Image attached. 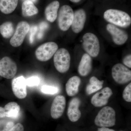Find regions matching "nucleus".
Listing matches in <instances>:
<instances>
[{
	"label": "nucleus",
	"mask_w": 131,
	"mask_h": 131,
	"mask_svg": "<svg viewBox=\"0 0 131 131\" xmlns=\"http://www.w3.org/2000/svg\"></svg>",
	"instance_id": "obj_36"
},
{
	"label": "nucleus",
	"mask_w": 131,
	"mask_h": 131,
	"mask_svg": "<svg viewBox=\"0 0 131 131\" xmlns=\"http://www.w3.org/2000/svg\"><path fill=\"white\" fill-rule=\"evenodd\" d=\"M13 24L10 21L5 22L0 26V32L5 38H9L14 34Z\"/></svg>",
	"instance_id": "obj_23"
},
{
	"label": "nucleus",
	"mask_w": 131,
	"mask_h": 131,
	"mask_svg": "<svg viewBox=\"0 0 131 131\" xmlns=\"http://www.w3.org/2000/svg\"><path fill=\"white\" fill-rule=\"evenodd\" d=\"M81 104L80 99L77 97L73 98L70 102L67 114L69 119L72 122L77 121L81 115L79 107Z\"/></svg>",
	"instance_id": "obj_15"
},
{
	"label": "nucleus",
	"mask_w": 131,
	"mask_h": 131,
	"mask_svg": "<svg viewBox=\"0 0 131 131\" xmlns=\"http://www.w3.org/2000/svg\"><path fill=\"white\" fill-rule=\"evenodd\" d=\"M24 128L22 124L18 123L14 125L11 129L8 131H24Z\"/></svg>",
	"instance_id": "obj_29"
},
{
	"label": "nucleus",
	"mask_w": 131,
	"mask_h": 131,
	"mask_svg": "<svg viewBox=\"0 0 131 131\" xmlns=\"http://www.w3.org/2000/svg\"><path fill=\"white\" fill-rule=\"evenodd\" d=\"M97 131H115L113 129H110L107 127H101L98 128Z\"/></svg>",
	"instance_id": "obj_33"
},
{
	"label": "nucleus",
	"mask_w": 131,
	"mask_h": 131,
	"mask_svg": "<svg viewBox=\"0 0 131 131\" xmlns=\"http://www.w3.org/2000/svg\"><path fill=\"white\" fill-rule=\"evenodd\" d=\"M86 19V13L83 9H79L75 12L71 25L72 30L74 32L77 34L82 30L84 28Z\"/></svg>",
	"instance_id": "obj_14"
},
{
	"label": "nucleus",
	"mask_w": 131,
	"mask_h": 131,
	"mask_svg": "<svg viewBox=\"0 0 131 131\" xmlns=\"http://www.w3.org/2000/svg\"><path fill=\"white\" fill-rule=\"evenodd\" d=\"M41 91L44 94H54L58 92V89L56 87L44 85L41 88Z\"/></svg>",
	"instance_id": "obj_24"
},
{
	"label": "nucleus",
	"mask_w": 131,
	"mask_h": 131,
	"mask_svg": "<svg viewBox=\"0 0 131 131\" xmlns=\"http://www.w3.org/2000/svg\"><path fill=\"white\" fill-rule=\"evenodd\" d=\"M104 19L114 25L126 28L130 25V16L126 12L116 9H109L105 12Z\"/></svg>",
	"instance_id": "obj_1"
},
{
	"label": "nucleus",
	"mask_w": 131,
	"mask_h": 131,
	"mask_svg": "<svg viewBox=\"0 0 131 131\" xmlns=\"http://www.w3.org/2000/svg\"><path fill=\"white\" fill-rule=\"evenodd\" d=\"M71 57L68 50L64 48L58 49L54 55V63L57 70L61 73H66L69 69Z\"/></svg>",
	"instance_id": "obj_3"
},
{
	"label": "nucleus",
	"mask_w": 131,
	"mask_h": 131,
	"mask_svg": "<svg viewBox=\"0 0 131 131\" xmlns=\"http://www.w3.org/2000/svg\"><path fill=\"white\" fill-rule=\"evenodd\" d=\"M104 81H100L95 77L93 76L89 80V83L86 88L87 94L90 95L100 90L103 88Z\"/></svg>",
	"instance_id": "obj_20"
},
{
	"label": "nucleus",
	"mask_w": 131,
	"mask_h": 131,
	"mask_svg": "<svg viewBox=\"0 0 131 131\" xmlns=\"http://www.w3.org/2000/svg\"><path fill=\"white\" fill-rule=\"evenodd\" d=\"M30 29V26L26 21H21L19 22L16 26L14 34L10 39V45L14 47L20 46L24 42Z\"/></svg>",
	"instance_id": "obj_8"
},
{
	"label": "nucleus",
	"mask_w": 131,
	"mask_h": 131,
	"mask_svg": "<svg viewBox=\"0 0 131 131\" xmlns=\"http://www.w3.org/2000/svg\"><path fill=\"white\" fill-rule=\"evenodd\" d=\"M17 71V66L14 61L7 57L0 61V76L7 79L14 77Z\"/></svg>",
	"instance_id": "obj_9"
},
{
	"label": "nucleus",
	"mask_w": 131,
	"mask_h": 131,
	"mask_svg": "<svg viewBox=\"0 0 131 131\" xmlns=\"http://www.w3.org/2000/svg\"><path fill=\"white\" fill-rule=\"evenodd\" d=\"M70 1L72 2L77 3L80 2L81 0H70Z\"/></svg>",
	"instance_id": "obj_34"
},
{
	"label": "nucleus",
	"mask_w": 131,
	"mask_h": 131,
	"mask_svg": "<svg viewBox=\"0 0 131 131\" xmlns=\"http://www.w3.org/2000/svg\"><path fill=\"white\" fill-rule=\"evenodd\" d=\"M26 80L27 85L28 86H37L40 82V79L38 77L32 76L28 78Z\"/></svg>",
	"instance_id": "obj_26"
},
{
	"label": "nucleus",
	"mask_w": 131,
	"mask_h": 131,
	"mask_svg": "<svg viewBox=\"0 0 131 131\" xmlns=\"http://www.w3.org/2000/svg\"><path fill=\"white\" fill-rule=\"evenodd\" d=\"M112 74L115 81L118 84H126L131 80V71L122 64L117 63L113 66Z\"/></svg>",
	"instance_id": "obj_7"
},
{
	"label": "nucleus",
	"mask_w": 131,
	"mask_h": 131,
	"mask_svg": "<svg viewBox=\"0 0 131 131\" xmlns=\"http://www.w3.org/2000/svg\"><path fill=\"white\" fill-rule=\"evenodd\" d=\"M66 100L63 95H58L55 97L52 103L50 113L51 117L57 119L62 115L65 109Z\"/></svg>",
	"instance_id": "obj_13"
},
{
	"label": "nucleus",
	"mask_w": 131,
	"mask_h": 131,
	"mask_svg": "<svg viewBox=\"0 0 131 131\" xmlns=\"http://www.w3.org/2000/svg\"><path fill=\"white\" fill-rule=\"evenodd\" d=\"M25 1H27V0H25ZM28 1H31L32 2L35 3L37 2V0H28Z\"/></svg>",
	"instance_id": "obj_35"
},
{
	"label": "nucleus",
	"mask_w": 131,
	"mask_h": 131,
	"mask_svg": "<svg viewBox=\"0 0 131 131\" xmlns=\"http://www.w3.org/2000/svg\"><path fill=\"white\" fill-rule=\"evenodd\" d=\"M59 7V3L57 1L52 2L47 6L45 10V14L47 20L51 22L55 21Z\"/></svg>",
	"instance_id": "obj_18"
},
{
	"label": "nucleus",
	"mask_w": 131,
	"mask_h": 131,
	"mask_svg": "<svg viewBox=\"0 0 131 131\" xmlns=\"http://www.w3.org/2000/svg\"><path fill=\"white\" fill-rule=\"evenodd\" d=\"M116 113L112 107L105 106L102 108L95 119V124L100 127H111L116 122Z\"/></svg>",
	"instance_id": "obj_2"
},
{
	"label": "nucleus",
	"mask_w": 131,
	"mask_h": 131,
	"mask_svg": "<svg viewBox=\"0 0 131 131\" xmlns=\"http://www.w3.org/2000/svg\"><path fill=\"white\" fill-rule=\"evenodd\" d=\"M81 80L79 77L74 76L70 78L66 84V91L68 96H73L77 94Z\"/></svg>",
	"instance_id": "obj_17"
},
{
	"label": "nucleus",
	"mask_w": 131,
	"mask_h": 131,
	"mask_svg": "<svg viewBox=\"0 0 131 131\" xmlns=\"http://www.w3.org/2000/svg\"><path fill=\"white\" fill-rule=\"evenodd\" d=\"M18 0H0V10L5 14L12 13L16 9Z\"/></svg>",
	"instance_id": "obj_19"
},
{
	"label": "nucleus",
	"mask_w": 131,
	"mask_h": 131,
	"mask_svg": "<svg viewBox=\"0 0 131 131\" xmlns=\"http://www.w3.org/2000/svg\"><path fill=\"white\" fill-rule=\"evenodd\" d=\"M123 62L124 65L126 66L129 67V68H131V56L130 54L127 55L123 59Z\"/></svg>",
	"instance_id": "obj_30"
},
{
	"label": "nucleus",
	"mask_w": 131,
	"mask_h": 131,
	"mask_svg": "<svg viewBox=\"0 0 131 131\" xmlns=\"http://www.w3.org/2000/svg\"><path fill=\"white\" fill-rule=\"evenodd\" d=\"M38 28L37 26H32L30 28L29 31H30L29 35V41L31 44H32L34 41L35 34L37 32Z\"/></svg>",
	"instance_id": "obj_28"
},
{
	"label": "nucleus",
	"mask_w": 131,
	"mask_h": 131,
	"mask_svg": "<svg viewBox=\"0 0 131 131\" xmlns=\"http://www.w3.org/2000/svg\"><path fill=\"white\" fill-rule=\"evenodd\" d=\"M112 94V89L108 87H106L94 95L91 99V104L96 107L106 105Z\"/></svg>",
	"instance_id": "obj_11"
},
{
	"label": "nucleus",
	"mask_w": 131,
	"mask_h": 131,
	"mask_svg": "<svg viewBox=\"0 0 131 131\" xmlns=\"http://www.w3.org/2000/svg\"><path fill=\"white\" fill-rule=\"evenodd\" d=\"M58 46L54 42H49L39 46L35 51V56L38 60L46 62L52 57L58 49Z\"/></svg>",
	"instance_id": "obj_6"
},
{
	"label": "nucleus",
	"mask_w": 131,
	"mask_h": 131,
	"mask_svg": "<svg viewBox=\"0 0 131 131\" xmlns=\"http://www.w3.org/2000/svg\"><path fill=\"white\" fill-rule=\"evenodd\" d=\"M106 30L112 35L113 41L115 44L118 45L124 44L128 39L127 34L114 25L108 24L106 26Z\"/></svg>",
	"instance_id": "obj_12"
},
{
	"label": "nucleus",
	"mask_w": 131,
	"mask_h": 131,
	"mask_svg": "<svg viewBox=\"0 0 131 131\" xmlns=\"http://www.w3.org/2000/svg\"><path fill=\"white\" fill-rule=\"evenodd\" d=\"M49 25L45 21H42L39 24L38 26V34L37 38L39 39H41L43 38L45 31L48 28Z\"/></svg>",
	"instance_id": "obj_25"
},
{
	"label": "nucleus",
	"mask_w": 131,
	"mask_h": 131,
	"mask_svg": "<svg viewBox=\"0 0 131 131\" xmlns=\"http://www.w3.org/2000/svg\"><path fill=\"white\" fill-rule=\"evenodd\" d=\"M123 98L126 101L131 102V83H130L124 89L123 93Z\"/></svg>",
	"instance_id": "obj_27"
},
{
	"label": "nucleus",
	"mask_w": 131,
	"mask_h": 131,
	"mask_svg": "<svg viewBox=\"0 0 131 131\" xmlns=\"http://www.w3.org/2000/svg\"><path fill=\"white\" fill-rule=\"evenodd\" d=\"M92 68V60L91 56L86 53L83 55L79 64L78 71L82 77L87 76L91 72Z\"/></svg>",
	"instance_id": "obj_16"
},
{
	"label": "nucleus",
	"mask_w": 131,
	"mask_h": 131,
	"mask_svg": "<svg viewBox=\"0 0 131 131\" xmlns=\"http://www.w3.org/2000/svg\"><path fill=\"white\" fill-rule=\"evenodd\" d=\"M74 12L72 8L68 5L62 6L60 8L58 13L59 27L63 31L69 29L73 22Z\"/></svg>",
	"instance_id": "obj_5"
},
{
	"label": "nucleus",
	"mask_w": 131,
	"mask_h": 131,
	"mask_svg": "<svg viewBox=\"0 0 131 131\" xmlns=\"http://www.w3.org/2000/svg\"><path fill=\"white\" fill-rule=\"evenodd\" d=\"M5 117H6V114L4 107H0V118Z\"/></svg>",
	"instance_id": "obj_32"
},
{
	"label": "nucleus",
	"mask_w": 131,
	"mask_h": 131,
	"mask_svg": "<svg viewBox=\"0 0 131 131\" xmlns=\"http://www.w3.org/2000/svg\"><path fill=\"white\" fill-rule=\"evenodd\" d=\"M27 86L26 80L23 76L15 78L12 80V90L15 95L19 99H24L27 96Z\"/></svg>",
	"instance_id": "obj_10"
},
{
	"label": "nucleus",
	"mask_w": 131,
	"mask_h": 131,
	"mask_svg": "<svg viewBox=\"0 0 131 131\" xmlns=\"http://www.w3.org/2000/svg\"><path fill=\"white\" fill-rule=\"evenodd\" d=\"M38 10L32 2L24 1L22 5V13L24 16H30L38 14Z\"/></svg>",
	"instance_id": "obj_22"
},
{
	"label": "nucleus",
	"mask_w": 131,
	"mask_h": 131,
	"mask_svg": "<svg viewBox=\"0 0 131 131\" xmlns=\"http://www.w3.org/2000/svg\"><path fill=\"white\" fill-rule=\"evenodd\" d=\"M14 126V123L12 122H9L7 124L6 127L2 131H8Z\"/></svg>",
	"instance_id": "obj_31"
},
{
	"label": "nucleus",
	"mask_w": 131,
	"mask_h": 131,
	"mask_svg": "<svg viewBox=\"0 0 131 131\" xmlns=\"http://www.w3.org/2000/svg\"><path fill=\"white\" fill-rule=\"evenodd\" d=\"M4 108L6 112V117L16 118L18 117L20 108L16 102H9L5 106Z\"/></svg>",
	"instance_id": "obj_21"
},
{
	"label": "nucleus",
	"mask_w": 131,
	"mask_h": 131,
	"mask_svg": "<svg viewBox=\"0 0 131 131\" xmlns=\"http://www.w3.org/2000/svg\"><path fill=\"white\" fill-rule=\"evenodd\" d=\"M83 47L87 54L93 57L98 56L100 47L96 35L92 33H87L83 35Z\"/></svg>",
	"instance_id": "obj_4"
}]
</instances>
